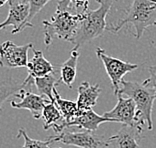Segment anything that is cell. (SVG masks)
<instances>
[{"label": "cell", "instance_id": "1", "mask_svg": "<svg viewBox=\"0 0 156 148\" xmlns=\"http://www.w3.org/2000/svg\"><path fill=\"white\" fill-rule=\"evenodd\" d=\"M96 1L99 3V7L94 10L87 9L83 12V17L71 40V43L77 47L83 46L88 42L102 36L104 31L107 30L106 17L110 11L113 3L117 0H96Z\"/></svg>", "mask_w": 156, "mask_h": 148}, {"label": "cell", "instance_id": "2", "mask_svg": "<svg viewBox=\"0 0 156 148\" xmlns=\"http://www.w3.org/2000/svg\"><path fill=\"white\" fill-rule=\"evenodd\" d=\"M126 24H131L135 28L134 35L136 39H140L146 28L156 26V0H133L126 15L107 26V30L117 33Z\"/></svg>", "mask_w": 156, "mask_h": 148}, {"label": "cell", "instance_id": "3", "mask_svg": "<svg viewBox=\"0 0 156 148\" xmlns=\"http://www.w3.org/2000/svg\"><path fill=\"white\" fill-rule=\"evenodd\" d=\"M121 86L122 87L120 88L118 93L132 98L136 104L135 123L141 126L146 125L148 130H152L153 129L152 109H153V102L156 99V93L151 88L136 81L122 80Z\"/></svg>", "mask_w": 156, "mask_h": 148}, {"label": "cell", "instance_id": "4", "mask_svg": "<svg viewBox=\"0 0 156 148\" xmlns=\"http://www.w3.org/2000/svg\"><path fill=\"white\" fill-rule=\"evenodd\" d=\"M82 17L83 12L76 13L69 10L56 9L50 21L44 20L42 22L46 46H49L54 39L71 42Z\"/></svg>", "mask_w": 156, "mask_h": 148}, {"label": "cell", "instance_id": "5", "mask_svg": "<svg viewBox=\"0 0 156 148\" xmlns=\"http://www.w3.org/2000/svg\"><path fill=\"white\" fill-rule=\"evenodd\" d=\"M67 129L54 136L55 142L60 141L66 145L80 148H107L109 146L108 138L95 134L94 131L84 129L81 131H69Z\"/></svg>", "mask_w": 156, "mask_h": 148}, {"label": "cell", "instance_id": "6", "mask_svg": "<svg viewBox=\"0 0 156 148\" xmlns=\"http://www.w3.org/2000/svg\"><path fill=\"white\" fill-rule=\"evenodd\" d=\"M96 55L103 62L106 72H107L109 78L111 80L114 95H116L120 90V85H121V81L123 80L124 75L137 69L139 65L132 64V63L122 61L118 58L112 57V56L106 54L104 49L100 47L96 48Z\"/></svg>", "mask_w": 156, "mask_h": 148}, {"label": "cell", "instance_id": "7", "mask_svg": "<svg viewBox=\"0 0 156 148\" xmlns=\"http://www.w3.org/2000/svg\"><path fill=\"white\" fill-rule=\"evenodd\" d=\"M32 48V43L19 46L9 40L3 42L0 45V66L6 68L27 67L28 50Z\"/></svg>", "mask_w": 156, "mask_h": 148}, {"label": "cell", "instance_id": "8", "mask_svg": "<svg viewBox=\"0 0 156 148\" xmlns=\"http://www.w3.org/2000/svg\"><path fill=\"white\" fill-rule=\"evenodd\" d=\"M30 6L27 0H9V13L7 18L0 23V30L8 26H13L12 34L19 33L33 24L28 22Z\"/></svg>", "mask_w": 156, "mask_h": 148}, {"label": "cell", "instance_id": "9", "mask_svg": "<svg viewBox=\"0 0 156 148\" xmlns=\"http://www.w3.org/2000/svg\"><path fill=\"white\" fill-rule=\"evenodd\" d=\"M117 104L110 111L104 112L105 117L109 118L112 122H119L122 124L132 125L135 123L136 104L132 98L123 97L121 93H117Z\"/></svg>", "mask_w": 156, "mask_h": 148}, {"label": "cell", "instance_id": "10", "mask_svg": "<svg viewBox=\"0 0 156 148\" xmlns=\"http://www.w3.org/2000/svg\"><path fill=\"white\" fill-rule=\"evenodd\" d=\"M142 127L137 123L132 125L123 124L116 134L108 138L109 146L113 148H141L139 141L142 138Z\"/></svg>", "mask_w": 156, "mask_h": 148}, {"label": "cell", "instance_id": "11", "mask_svg": "<svg viewBox=\"0 0 156 148\" xmlns=\"http://www.w3.org/2000/svg\"><path fill=\"white\" fill-rule=\"evenodd\" d=\"M15 96L19 97L21 101H11V103H10L11 106L17 109H27L31 112V114L35 119L41 118L45 105L50 102L48 98L45 99L43 95L29 92V91H26L24 88H22Z\"/></svg>", "mask_w": 156, "mask_h": 148}, {"label": "cell", "instance_id": "12", "mask_svg": "<svg viewBox=\"0 0 156 148\" xmlns=\"http://www.w3.org/2000/svg\"><path fill=\"white\" fill-rule=\"evenodd\" d=\"M33 57L27 63L28 76L22 82L23 86L26 87L28 85H32L33 81L37 77H42L48 74L54 72V66L44 57L43 52L41 50L32 48Z\"/></svg>", "mask_w": 156, "mask_h": 148}, {"label": "cell", "instance_id": "13", "mask_svg": "<svg viewBox=\"0 0 156 148\" xmlns=\"http://www.w3.org/2000/svg\"><path fill=\"white\" fill-rule=\"evenodd\" d=\"M105 122H112V121L109 118L105 117L104 115H98L91 108V109H87V110L78 111L77 115L67 124V128L71 127V126H76L79 129L96 131L99 125Z\"/></svg>", "mask_w": 156, "mask_h": 148}, {"label": "cell", "instance_id": "14", "mask_svg": "<svg viewBox=\"0 0 156 148\" xmlns=\"http://www.w3.org/2000/svg\"><path fill=\"white\" fill-rule=\"evenodd\" d=\"M101 89L98 84L91 85L88 81H84L78 87L77 106L78 111L87 110L93 108L97 103Z\"/></svg>", "mask_w": 156, "mask_h": 148}, {"label": "cell", "instance_id": "15", "mask_svg": "<svg viewBox=\"0 0 156 148\" xmlns=\"http://www.w3.org/2000/svg\"><path fill=\"white\" fill-rule=\"evenodd\" d=\"M42 117L44 119L43 127L45 130L53 128L54 131L58 134V133L64 131L66 129L64 118H63L62 114L60 113L59 109L54 102L50 101L45 105L43 112H42Z\"/></svg>", "mask_w": 156, "mask_h": 148}, {"label": "cell", "instance_id": "16", "mask_svg": "<svg viewBox=\"0 0 156 148\" xmlns=\"http://www.w3.org/2000/svg\"><path fill=\"white\" fill-rule=\"evenodd\" d=\"M79 47L75 46L70 53L69 58L63 63L60 68V80L62 83L72 89V85L75 81L76 74H77V62L79 58Z\"/></svg>", "mask_w": 156, "mask_h": 148}, {"label": "cell", "instance_id": "17", "mask_svg": "<svg viewBox=\"0 0 156 148\" xmlns=\"http://www.w3.org/2000/svg\"><path fill=\"white\" fill-rule=\"evenodd\" d=\"M61 82L60 78H57L55 73H50L48 75L37 77L33 81V84L36 86L38 93L40 95L47 97L49 100L54 102V93L53 91L56 88V86Z\"/></svg>", "mask_w": 156, "mask_h": 148}, {"label": "cell", "instance_id": "18", "mask_svg": "<svg viewBox=\"0 0 156 148\" xmlns=\"http://www.w3.org/2000/svg\"><path fill=\"white\" fill-rule=\"evenodd\" d=\"M54 93V103L56 104V106L59 109L60 113L62 114L63 118L65 120V127L67 129V124L75 117L78 113V106H77V102H74L71 100H67L63 99L60 96L58 91L56 90V88L53 91Z\"/></svg>", "mask_w": 156, "mask_h": 148}, {"label": "cell", "instance_id": "19", "mask_svg": "<svg viewBox=\"0 0 156 148\" xmlns=\"http://www.w3.org/2000/svg\"><path fill=\"white\" fill-rule=\"evenodd\" d=\"M22 88H24L22 83H18L12 78L3 81L0 84V110H1L3 103L10 96H15Z\"/></svg>", "mask_w": 156, "mask_h": 148}, {"label": "cell", "instance_id": "20", "mask_svg": "<svg viewBox=\"0 0 156 148\" xmlns=\"http://www.w3.org/2000/svg\"><path fill=\"white\" fill-rule=\"evenodd\" d=\"M21 136L24 138V145L22 146V148H51L50 144L55 142L54 136L48 137L46 140H36L30 138L23 128H19L18 134H17L16 137L17 138H20Z\"/></svg>", "mask_w": 156, "mask_h": 148}, {"label": "cell", "instance_id": "21", "mask_svg": "<svg viewBox=\"0 0 156 148\" xmlns=\"http://www.w3.org/2000/svg\"><path fill=\"white\" fill-rule=\"evenodd\" d=\"M30 6V11H29V17H28V22L32 24V19L41 11V9L47 4L48 2H50L51 0H27Z\"/></svg>", "mask_w": 156, "mask_h": 148}, {"label": "cell", "instance_id": "22", "mask_svg": "<svg viewBox=\"0 0 156 148\" xmlns=\"http://www.w3.org/2000/svg\"><path fill=\"white\" fill-rule=\"evenodd\" d=\"M148 72H149V77L143 81V85L151 88L156 93V65H151L147 67Z\"/></svg>", "mask_w": 156, "mask_h": 148}, {"label": "cell", "instance_id": "23", "mask_svg": "<svg viewBox=\"0 0 156 148\" xmlns=\"http://www.w3.org/2000/svg\"><path fill=\"white\" fill-rule=\"evenodd\" d=\"M72 3L73 6L75 7L78 13H82L86 11L88 9V4H89V0H69Z\"/></svg>", "mask_w": 156, "mask_h": 148}, {"label": "cell", "instance_id": "24", "mask_svg": "<svg viewBox=\"0 0 156 148\" xmlns=\"http://www.w3.org/2000/svg\"><path fill=\"white\" fill-rule=\"evenodd\" d=\"M6 2H9V0H0V7L4 5Z\"/></svg>", "mask_w": 156, "mask_h": 148}]
</instances>
